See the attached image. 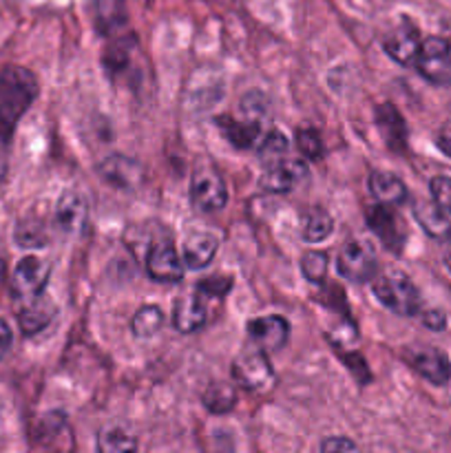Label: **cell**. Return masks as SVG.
I'll list each match as a JSON object with an SVG mask.
<instances>
[{
	"label": "cell",
	"instance_id": "cell-1",
	"mask_svg": "<svg viewBox=\"0 0 451 453\" xmlns=\"http://www.w3.org/2000/svg\"><path fill=\"white\" fill-rule=\"evenodd\" d=\"M38 97V80L29 69L9 65L0 71V146L9 144L22 115Z\"/></svg>",
	"mask_w": 451,
	"mask_h": 453
},
{
	"label": "cell",
	"instance_id": "cell-2",
	"mask_svg": "<svg viewBox=\"0 0 451 453\" xmlns=\"http://www.w3.org/2000/svg\"><path fill=\"white\" fill-rule=\"evenodd\" d=\"M371 292L376 299L401 317H416L423 308V299L416 283L398 270H387L371 281Z\"/></svg>",
	"mask_w": 451,
	"mask_h": 453
},
{
	"label": "cell",
	"instance_id": "cell-3",
	"mask_svg": "<svg viewBox=\"0 0 451 453\" xmlns=\"http://www.w3.org/2000/svg\"><path fill=\"white\" fill-rule=\"evenodd\" d=\"M416 69L427 82L436 87H449L451 84V42L445 38H424L420 42L418 58H416Z\"/></svg>",
	"mask_w": 451,
	"mask_h": 453
},
{
	"label": "cell",
	"instance_id": "cell-4",
	"mask_svg": "<svg viewBox=\"0 0 451 453\" xmlns=\"http://www.w3.org/2000/svg\"><path fill=\"white\" fill-rule=\"evenodd\" d=\"M376 250L370 242H363V239H352V242L345 243L339 252V259H336V270H339L340 277H345L348 281L354 283H365L374 277L376 273Z\"/></svg>",
	"mask_w": 451,
	"mask_h": 453
},
{
	"label": "cell",
	"instance_id": "cell-5",
	"mask_svg": "<svg viewBox=\"0 0 451 453\" xmlns=\"http://www.w3.org/2000/svg\"><path fill=\"white\" fill-rule=\"evenodd\" d=\"M233 379L239 388L248 392H265L274 380V370L268 361V352L252 349L243 352L233 363Z\"/></svg>",
	"mask_w": 451,
	"mask_h": 453
},
{
	"label": "cell",
	"instance_id": "cell-6",
	"mask_svg": "<svg viewBox=\"0 0 451 453\" xmlns=\"http://www.w3.org/2000/svg\"><path fill=\"white\" fill-rule=\"evenodd\" d=\"M190 202L199 212H219L228 203V188L212 168H202L190 180Z\"/></svg>",
	"mask_w": 451,
	"mask_h": 453
},
{
	"label": "cell",
	"instance_id": "cell-7",
	"mask_svg": "<svg viewBox=\"0 0 451 453\" xmlns=\"http://www.w3.org/2000/svg\"><path fill=\"white\" fill-rule=\"evenodd\" d=\"M308 166L305 162L294 157H281L272 164H265L264 175L259 177V186L265 193L286 195L299 188L303 181H308Z\"/></svg>",
	"mask_w": 451,
	"mask_h": 453
},
{
	"label": "cell",
	"instance_id": "cell-8",
	"mask_svg": "<svg viewBox=\"0 0 451 453\" xmlns=\"http://www.w3.org/2000/svg\"><path fill=\"white\" fill-rule=\"evenodd\" d=\"M49 274H51V265L47 261L34 255L22 257L13 268L11 296L13 299H35L47 288Z\"/></svg>",
	"mask_w": 451,
	"mask_h": 453
},
{
	"label": "cell",
	"instance_id": "cell-9",
	"mask_svg": "<svg viewBox=\"0 0 451 453\" xmlns=\"http://www.w3.org/2000/svg\"><path fill=\"white\" fill-rule=\"evenodd\" d=\"M405 358L411 370L432 385H447L451 380V361L442 349L424 345V348H416L407 352Z\"/></svg>",
	"mask_w": 451,
	"mask_h": 453
},
{
	"label": "cell",
	"instance_id": "cell-10",
	"mask_svg": "<svg viewBox=\"0 0 451 453\" xmlns=\"http://www.w3.org/2000/svg\"><path fill=\"white\" fill-rule=\"evenodd\" d=\"M367 226L371 228V233L394 252H401V248L405 246V228H402L401 217L394 212L392 206L387 203H378V206H371L365 212Z\"/></svg>",
	"mask_w": 451,
	"mask_h": 453
},
{
	"label": "cell",
	"instance_id": "cell-11",
	"mask_svg": "<svg viewBox=\"0 0 451 453\" xmlns=\"http://www.w3.org/2000/svg\"><path fill=\"white\" fill-rule=\"evenodd\" d=\"M184 259L177 255L175 246L171 242L155 243L146 257V270L150 279L159 283H177L184 279Z\"/></svg>",
	"mask_w": 451,
	"mask_h": 453
},
{
	"label": "cell",
	"instance_id": "cell-12",
	"mask_svg": "<svg viewBox=\"0 0 451 453\" xmlns=\"http://www.w3.org/2000/svg\"><path fill=\"white\" fill-rule=\"evenodd\" d=\"M203 292H186L172 305V327L181 334H190L206 326L208 321V305L203 299Z\"/></svg>",
	"mask_w": 451,
	"mask_h": 453
},
{
	"label": "cell",
	"instance_id": "cell-13",
	"mask_svg": "<svg viewBox=\"0 0 451 453\" xmlns=\"http://www.w3.org/2000/svg\"><path fill=\"white\" fill-rule=\"evenodd\" d=\"M248 334L255 341L256 348L264 352H277L290 339V323L279 314H268V317L252 319L248 323Z\"/></svg>",
	"mask_w": 451,
	"mask_h": 453
},
{
	"label": "cell",
	"instance_id": "cell-14",
	"mask_svg": "<svg viewBox=\"0 0 451 453\" xmlns=\"http://www.w3.org/2000/svg\"><path fill=\"white\" fill-rule=\"evenodd\" d=\"M97 171L106 184L119 190H135L141 184V166L124 155H109Z\"/></svg>",
	"mask_w": 451,
	"mask_h": 453
},
{
	"label": "cell",
	"instance_id": "cell-15",
	"mask_svg": "<svg viewBox=\"0 0 451 453\" xmlns=\"http://www.w3.org/2000/svg\"><path fill=\"white\" fill-rule=\"evenodd\" d=\"M420 42H423V40H420L418 31L409 25H402L396 27L392 34L385 35L383 49L394 62H398V65L402 66H409L414 65L416 58H418Z\"/></svg>",
	"mask_w": 451,
	"mask_h": 453
},
{
	"label": "cell",
	"instance_id": "cell-16",
	"mask_svg": "<svg viewBox=\"0 0 451 453\" xmlns=\"http://www.w3.org/2000/svg\"><path fill=\"white\" fill-rule=\"evenodd\" d=\"M376 127L394 153H402L407 149V124L396 106L389 102L376 106Z\"/></svg>",
	"mask_w": 451,
	"mask_h": 453
},
{
	"label": "cell",
	"instance_id": "cell-17",
	"mask_svg": "<svg viewBox=\"0 0 451 453\" xmlns=\"http://www.w3.org/2000/svg\"><path fill=\"white\" fill-rule=\"evenodd\" d=\"M56 217L62 230H66V233H82L88 217V206L84 195H80L73 188L65 190L60 199H57Z\"/></svg>",
	"mask_w": 451,
	"mask_h": 453
},
{
	"label": "cell",
	"instance_id": "cell-18",
	"mask_svg": "<svg viewBox=\"0 0 451 453\" xmlns=\"http://www.w3.org/2000/svg\"><path fill=\"white\" fill-rule=\"evenodd\" d=\"M217 127L224 131L226 140L233 146H237V149H252L264 137L259 122L255 118L234 119L230 115H221V118H217Z\"/></svg>",
	"mask_w": 451,
	"mask_h": 453
},
{
	"label": "cell",
	"instance_id": "cell-19",
	"mask_svg": "<svg viewBox=\"0 0 451 453\" xmlns=\"http://www.w3.org/2000/svg\"><path fill=\"white\" fill-rule=\"evenodd\" d=\"M414 217L424 233L433 239H451V215L442 211L436 202H416Z\"/></svg>",
	"mask_w": 451,
	"mask_h": 453
},
{
	"label": "cell",
	"instance_id": "cell-20",
	"mask_svg": "<svg viewBox=\"0 0 451 453\" xmlns=\"http://www.w3.org/2000/svg\"><path fill=\"white\" fill-rule=\"evenodd\" d=\"M219 248L217 237L208 233H195L184 242V265L190 270H203L215 259V252Z\"/></svg>",
	"mask_w": 451,
	"mask_h": 453
},
{
	"label": "cell",
	"instance_id": "cell-21",
	"mask_svg": "<svg viewBox=\"0 0 451 453\" xmlns=\"http://www.w3.org/2000/svg\"><path fill=\"white\" fill-rule=\"evenodd\" d=\"M56 317V305L49 299H31V305H27L20 314H18V326H20L22 334L25 336H35L49 326Z\"/></svg>",
	"mask_w": 451,
	"mask_h": 453
},
{
	"label": "cell",
	"instance_id": "cell-22",
	"mask_svg": "<svg viewBox=\"0 0 451 453\" xmlns=\"http://www.w3.org/2000/svg\"><path fill=\"white\" fill-rule=\"evenodd\" d=\"M370 190L378 203L401 206L407 202V186L394 173L374 171L370 175Z\"/></svg>",
	"mask_w": 451,
	"mask_h": 453
},
{
	"label": "cell",
	"instance_id": "cell-23",
	"mask_svg": "<svg viewBox=\"0 0 451 453\" xmlns=\"http://www.w3.org/2000/svg\"><path fill=\"white\" fill-rule=\"evenodd\" d=\"M334 233V219L323 208H310L301 217V237L310 243L325 242Z\"/></svg>",
	"mask_w": 451,
	"mask_h": 453
},
{
	"label": "cell",
	"instance_id": "cell-24",
	"mask_svg": "<svg viewBox=\"0 0 451 453\" xmlns=\"http://www.w3.org/2000/svg\"><path fill=\"white\" fill-rule=\"evenodd\" d=\"M234 405H237V392L230 383H212L203 392V407L210 414H228Z\"/></svg>",
	"mask_w": 451,
	"mask_h": 453
},
{
	"label": "cell",
	"instance_id": "cell-25",
	"mask_svg": "<svg viewBox=\"0 0 451 453\" xmlns=\"http://www.w3.org/2000/svg\"><path fill=\"white\" fill-rule=\"evenodd\" d=\"M93 9H96V20L102 34H113L126 20L122 0H96Z\"/></svg>",
	"mask_w": 451,
	"mask_h": 453
},
{
	"label": "cell",
	"instance_id": "cell-26",
	"mask_svg": "<svg viewBox=\"0 0 451 453\" xmlns=\"http://www.w3.org/2000/svg\"><path fill=\"white\" fill-rule=\"evenodd\" d=\"M164 326V312L157 308V305H144L135 312L133 317V334L137 339H150V336L157 334Z\"/></svg>",
	"mask_w": 451,
	"mask_h": 453
},
{
	"label": "cell",
	"instance_id": "cell-27",
	"mask_svg": "<svg viewBox=\"0 0 451 453\" xmlns=\"http://www.w3.org/2000/svg\"><path fill=\"white\" fill-rule=\"evenodd\" d=\"M97 449L104 453H124V451H135L137 441L126 432V429H104L97 436Z\"/></svg>",
	"mask_w": 451,
	"mask_h": 453
},
{
	"label": "cell",
	"instance_id": "cell-28",
	"mask_svg": "<svg viewBox=\"0 0 451 453\" xmlns=\"http://www.w3.org/2000/svg\"><path fill=\"white\" fill-rule=\"evenodd\" d=\"M287 153V137L281 131H270L256 144V155L264 164H272L277 159L286 157Z\"/></svg>",
	"mask_w": 451,
	"mask_h": 453
},
{
	"label": "cell",
	"instance_id": "cell-29",
	"mask_svg": "<svg viewBox=\"0 0 451 453\" xmlns=\"http://www.w3.org/2000/svg\"><path fill=\"white\" fill-rule=\"evenodd\" d=\"M327 255L321 250H310L305 252L303 259H301V273L303 277L308 279L310 283H323L325 281V274H327Z\"/></svg>",
	"mask_w": 451,
	"mask_h": 453
},
{
	"label": "cell",
	"instance_id": "cell-30",
	"mask_svg": "<svg viewBox=\"0 0 451 453\" xmlns=\"http://www.w3.org/2000/svg\"><path fill=\"white\" fill-rule=\"evenodd\" d=\"M16 242L22 248H44L47 246V233L40 221H20L16 228Z\"/></svg>",
	"mask_w": 451,
	"mask_h": 453
},
{
	"label": "cell",
	"instance_id": "cell-31",
	"mask_svg": "<svg viewBox=\"0 0 451 453\" xmlns=\"http://www.w3.org/2000/svg\"><path fill=\"white\" fill-rule=\"evenodd\" d=\"M296 146L308 159H321L323 153H325L321 135L312 127H303L296 131Z\"/></svg>",
	"mask_w": 451,
	"mask_h": 453
},
{
	"label": "cell",
	"instance_id": "cell-32",
	"mask_svg": "<svg viewBox=\"0 0 451 453\" xmlns=\"http://www.w3.org/2000/svg\"><path fill=\"white\" fill-rule=\"evenodd\" d=\"M429 190H432V199L451 215V177L436 175L429 181Z\"/></svg>",
	"mask_w": 451,
	"mask_h": 453
},
{
	"label": "cell",
	"instance_id": "cell-33",
	"mask_svg": "<svg viewBox=\"0 0 451 453\" xmlns=\"http://www.w3.org/2000/svg\"><path fill=\"white\" fill-rule=\"evenodd\" d=\"M230 286H233V281L226 277H212L210 281H202L197 286L199 292H203V295H212V296H224L226 292L230 290Z\"/></svg>",
	"mask_w": 451,
	"mask_h": 453
},
{
	"label": "cell",
	"instance_id": "cell-34",
	"mask_svg": "<svg viewBox=\"0 0 451 453\" xmlns=\"http://www.w3.org/2000/svg\"><path fill=\"white\" fill-rule=\"evenodd\" d=\"M321 449L325 453H345V451H356V445L345 436H332L323 442Z\"/></svg>",
	"mask_w": 451,
	"mask_h": 453
},
{
	"label": "cell",
	"instance_id": "cell-35",
	"mask_svg": "<svg viewBox=\"0 0 451 453\" xmlns=\"http://www.w3.org/2000/svg\"><path fill=\"white\" fill-rule=\"evenodd\" d=\"M423 323L429 330L442 332L447 327V317L440 310H427V312H423Z\"/></svg>",
	"mask_w": 451,
	"mask_h": 453
},
{
	"label": "cell",
	"instance_id": "cell-36",
	"mask_svg": "<svg viewBox=\"0 0 451 453\" xmlns=\"http://www.w3.org/2000/svg\"><path fill=\"white\" fill-rule=\"evenodd\" d=\"M436 146L442 155L451 157V122H445L436 133Z\"/></svg>",
	"mask_w": 451,
	"mask_h": 453
},
{
	"label": "cell",
	"instance_id": "cell-37",
	"mask_svg": "<svg viewBox=\"0 0 451 453\" xmlns=\"http://www.w3.org/2000/svg\"><path fill=\"white\" fill-rule=\"evenodd\" d=\"M11 345H13L11 327L7 326V321H4V319H0V361L7 357L9 349H11Z\"/></svg>",
	"mask_w": 451,
	"mask_h": 453
},
{
	"label": "cell",
	"instance_id": "cell-38",
	"mask_svg": "<svg viewBox=\"0 0 451 453\" xmlns=\"http://www.w3.org/2000/svg\"><path fill=\"white\" fill-rule=\"evenodd\" d=\"M4 177H7V159L0 155V181H3Z\"/></svg>",
	"mask_w": 451,
	"mask_h": 453
},
{
	"label": "cell",
	"instance_id": "cell-39",
	"mask_svg": "<svg viewBox=\"0 0 451 453\" xmlns=\"http://www.w3.org/2000/svg\"><path fill=\"white\" fill-rule=\"evenodd\" d=\"M4 250H3V246H0V279H3V274H4Z\"/></svg>",
	"mask_w": 451,
	"mask_h": 453
},
{
	"label": "cell",
	"instance_id": "cell-40",
	"mask_svg": "<svg viewBox=\"0 0 451 453\" xmlns=\"http://www.w3.org/2000/svg\"><path fill=\"white\" fill-rule=\"evenodd\" d=\"M445 265H447V270H449V273H451V248H449V250H447V255H445Z\"/></svg>",
	"mask_w": 451,
	"mask_h": 453
}]
</instances>
